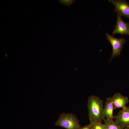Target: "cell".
Instances as JSON below:
<instances>
[{
  "instance_id": "1",
  "label": "cell",
  "mask_w": 129,
  "mask_h": 129,
  "mask_svg": "<svg viewBox=\"0 0 129 129\" xmlns=\"http://www.w3.org/2000/svg\"><path fill=\"white\" fill-rule=\"evenodd\" d=\"M87 107L90 123L102 124L105 119L104 115V106L102 100L95 95L91 96L88 98Z\"/></svg>"
},
{
  "instance_id": "2",
  "label": "cell",
  "mask_w": 129,
  "mask_h": 129,
  "mask_svg": "<svg viewBox=\"0 0 129 129\" xmlns=\"http://www.w3.org/2000/svg\"><path fill=\"white\" fill-rule=\"evenodd\" d=\"M55 124L66 129H79L81 127L77 118L71 113L61 114Z\"/></svg>"
},
{
  "instance_id": "3",
  "label": "cell",
  "mask_w": 129,
  "mask_h": 129,
  "mask_svg": "<svg viewBox=\"0 0 129 129\" xmlns=\"http://www.w3.org/2000/svg\"><path fill=\"white\" fill-rule=\"evenodd\" d=\"M106 35L108 40L112 47V52L110 62L114 58L120 55L126 41L124 38H118L107 33H106Z\"/></svg>"
},
{
  "instance_id": "4",
  "label": "cell",
  "mask_w": 129,
  "mask_h": 129,
  "mask_svg": "<svg viewBox=\"0 0 129 129\" xmlns=\"http://www.w3.org/2000/svg\"><path fill=\"white\" fill-rule=\"evenodd\" d=\"M114 6V11L121 16L129 19V4L125 0H109Z\"/></svg>"
},
{
  "instance_id": "5",
  "label": "cell",
  "mask_w": 129,
  "mask_h": 129,
  "mask_svg": "<svg viewBox=\"0 0 129 129\" xmlns=\"http://www.w3.org/2000/svg\"><path fill=\"white\" fill-rule=\"evenodd\" d=\"M121 17L120 15L117 14L116 25L112 34L113 35L119 34L122 35L125 34L129 35V23L124 22Z\"/></svg>"
},
{
  "instance_id": "6",
  "label": "cell",
  "mask_w": 129,
  "mask_h": 129,
  "mask_svg": "<svg viewBox=\"0 0 129 129\" xmlns=\"http://www.w3.org/2000/svg\"><path fill=\"white\" fill-rule=\"evenodd\" d=\"M114 110L121 108L125 110L126 108V105L129 102L128 97L120 93H115L112 97Z\"/></svg>"
},
{
  "instance_id": "7",
  "label": "cell",
  "mask_w": 129,
  "mask_h": 129,
  "mask_svg": "<svg viewBox=\"0 0 129 129\" xmlns=\"http://www.w3.org/2000/svg\"><path fill=\"white\" fill-rule=\"evenodd\" d=\"M114 118L117 123L124 128L129 127V110H120L114 116Z\"/></svg>"
},
{
  "instance_id": "8",
  "label": "cell",
  "mask_w": 129,
  "mask_h": 129,
  "mask_svg": "<svg viewBox=\"0 0 129 129\" xmlns=\"http://www.w3.org/2000/svg\"><path fill=\"white\" fill-rule=\"evenodd\" d=\"M114 110L112 97L107 98L104 106V115L106 119L109 121H113V112Z\"/></svg>"
},
{
  "instance_id": "9",
  "label": "cell",
  "mask_w": 129,
  "mask_h": 129,
  "mask_svg": "<svg viewBox=\"0 0 129 129\" xmlns=\"http://www.w3.org/2000/svg\"><path fill=\"white\" fill-rule=\"evenodd\" d=\"M104 121V124L106 126V129H124V128L115 121L110 122L105 119Z\"/></svg>"
},
{
  "instance_id": "10",
  "label": "cell",
  "mask_w": 129,
  "mask_h": 129,
  "mask_svg": "<svg viewBox=\"0 0 129 129\" xmlns=\"http://www.w3.org/2000/svg\"><path fill=\"white\" fill-rule=\"evenodd\" d=\"M91 124L93 129H106V128L105 125L102 124L92 123H90Z\"/></svg>"
},
{
  "instance_id": "11",
  "label": "cell",
  "mask_w": 129,
  "mask_h": 129,
  "mask_svg": "<svg viewBox=\"0 0 129 129\" xmlns=\"http://www.w3.org/2000/svg\"><path fill=\"white\" fill-rule=\"evenodd\" d=\"M75 0H59V2L61 4L67 6H69L72 4L75 1Z\"/></svg>"
},
{
  "instance_id": "12",
  "label": "cell",
  "mask_w": 129,
  "mask_h": 129,
  "mask_svg": "<svg viewBox=\"0 0 129 129\" xmlns=\"http://www.w3.org/2000/svg\"><path fill=\"white\" fill-rule=\"evenodd\" d=\"M79 129H93L91 125L90 124H89L86 125L83 127H81Z\"/></svg>"
},
{
  "instance_id": "13",
  "label": "cell",
  "mask_w": 129,
  "mask_h": 129,
  "mask_svg": "<svg viewBox=\"0 0 129 129\" xmlns=\"http://www.w3.org/2000/svg\"><path fill=\"white\" fill-rule=\"evenodd\" d=\"M125 110H129V107H127L126 108Z\"/></svg>"
},
{
  "instance_id": "14",
  "label": "cell",
  "mask_w": 129,
  "mask_h": 129,
  "mask_svg": "<svg viewBox=\"0 0 129 129\" xmlns=\"http://www.w3.org/2000/svg\"><path fill=\"white\" fill-rule=\"evenodd\" d=\"M124 129H129V127L125 128H124Z\"/></svg>"
}]
</instances>
